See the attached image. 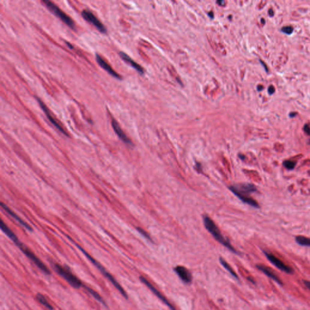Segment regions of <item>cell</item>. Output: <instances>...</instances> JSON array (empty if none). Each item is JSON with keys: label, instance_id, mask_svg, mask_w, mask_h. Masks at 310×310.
Returning <instances> with one entry per match:
<instances>
[{"label": "cell", "instance_id": "obj_24", "mask_svg": "<svg viewBox=\"0 0 310 310\" xmlns=\"http://www.w3.org/2000/svg\"><path fill=\"white\" fill-rule=\"evenodd\" d=\"M303 130L305 131V132L308 134V135H310V127L309 125H305L304 127H303Z\"/></svg>", "mask_w": 310, "mask_h": 310}, {"label": "cell", "instance_id": "obj_26", "mask_svg": "<svg viewBox=\"0 0 310 310\" xmlns=\"http://www.w3.org/2000/svg\"><path fill=\"white\" fill-rule=\"evenodd\" d=\"M274 91H275V89H274V87H273V86H270V87L268 88V92H269V94H272V93H274Z\"/></svg>", "mask_w": 310, "mask_h": 310}, {"label": "cell", "instance_id": "obj_28", "mask_svg": "<svg viewBox=\"0 0 310 310\" xmlns=\"http://www.w3.org/2000/svg\"><path fill=\"white\" fill-rule=\"evenodd\" d=\"M248 279L251 282H252L253 284H255L254 280L253 278H250H250H248Z\"/></svg>", "mask_w": 310, "mask_h": 310}, {"label": "cell", "instance_id": "obj_22", "mask_svg": "<svg viewBox=\"0 0 310 310\" xmlns=\"http://www.w3.org/2000/svg\"><path fill=\"white\" fill-rule=\"evenodd\" d=\"M282 31L287 34H291L293 31V28L291 26H286L284 27L282 29Z\"/></svg>", "mask_w": 310, "mask_h": 310}, {"label": "cell", "instance_id": "obj_9", "mask_svg": "<svg viewBox=\"0 0 310 310\" xmlns=\"http://www.w3.org/2000/svg\"><path fill=\"white\" fill-rule=\"evenodd\" d=\"M140 279L141 280V281L144 283L159 299L161 300V301L162 302H164L171 310H176V309L173 306V305H172V304L171 303H170V302L168 300V299L159 291L147 279H146L143 276H140Z\"/></svg>", "mask_w": 310, "mask_h": 310}, {"label": "cell", "instance_id": "obj_13", "mask_svg": "<svg viewBox=\"0 0 310 310\" xmlns=\"http://www.w3.org/2000/svg\"><path fill=\"white\" fill-rule=\"evenodd\" d=\"M112 127H113L115 132L116 133V134L118 136V137H119V138L123 142H124L127 144L132 145V143L130 141V140L127 136V135L124 133V132L121 129V128L120 127V126L118 124V123L115 119L112 120Z\"/></svg>", "mask_w": 310, "mask_h": 310}, {"label": "cell", "instance_id": "obj_20", "mask_svg": "<svg viewBox=\"0 0 310 310\" xmlns=\"http://www.w3.org/2000/svg\"><path fill=\"white\" fill-rule=\"evenodd\" d=\"M219 261H220V263L222 265V266L233 275V277H234L236 279H238V276H237V274L235 272V271L233 270V269L231 268V266L223 258L220 257Z\"/></svg>", "mask_w": 310, "mask_h": 310}, {"label": "cell", "instance_id": "obj_3", "mask_svg": "<svg viewBox=\"0 0 310 310\" xmlns=\"http://www.w3.org/2000/svg\"><path fill=\"white\" fill-rule=\"evenodd\" d=\"M75 245L78 247V248L84 254V255L91 261V262L102 272V274L104 275V276L113 285V286L119 291V292L126 299L128 298L127 294L124 288L121 287V285L118 282V281L113 278V275L110 274L106 269V268L103 266L100 263H99L98 261H96L93 257H92L87 251H86L81 246L79 245L75 244Z\"/></svg>", "mask_w": 310, "mask_h": 310}, {"label": "cell", "instance_id": "obj_25", "mask_svg": "<svg viewBox=\"0 0 310 310\" xmlns=\"http://www.w3.org/2000/svg\"><path fill=\"white\" fill-rule=\"evenodd\" d=\"M303 284L306 286V288H308L310 290V282L308 281H303Z\"/></svg>", "mask_w": 310, "mask_h": 310}, {"label": "cell", "instance_id": "obj_16", "mask_svg": "<svg viewBox=\"0 0 310 310\" xmlns=\"http://www.w3.org/2000/svg\"><path fill=\"white\" fill-rule=\"evenodd\" d=\"M256 267L257 268V269H259V270L262 271L265 274H266L267 276L274 280L275 282H276L278 284L280 285L283 284L282 281L278 277V275L276 274H275L274 272L268 267L263 265H257Z\"/></svg>", "mask_w": 310, "mask_h": 310}, {"label": "cell", "instance_id": "obj_12", "mask_svg": "<svg viewBox=\"0 0 310 310\" xmlns=\"http://www.w3.org/2000/svg\"><path fill=\"white\" fill-rule=\"evenodd\" d=\"M175 271L179 275L180 279L186 284L191 282L192 276L190 271L183 266H176L175 268Z\"/></svg>", "mask_w": 310, "mask_h": 310}, {"label": "cell", "instance_id": "obj_10", "mask_svg": "<svg viewBox=\"0 0 310 310\" xmlns=\"http://www.w3.org/2000/svg\"><path fill=\"white\" fill-rule=\"evenodd\" d=\"M37 99L38 101V104L40 105V106L41 107V109L43 110V112H44V113L46 114V115L47 116V118L49 119V120L50 121V122L58 129L59 130L61 133H62L66 135V136H68V134L67 133V132L65 131V130L63 128V127L60 125V124H59V122L57 121V120L53 116L52 114L51 113L50 111L49 110V109L47 107V106L45 105L44 103L38 98H37Z\"/></svg>", "mask_w": 310, "mask_h": 310}, {"label": "cell", "instance_id": "obj_15", "mask_svg": "<svg viewBox=\"0 0 310 310\" xmlns=\"http://www.w3.org/2000/svg\"><path fill=\"white\" fill-rule=\"evenodd\" d=\"M1 204H2V208H3V209H4V210H5V211H6V212L9 215H11L13 218L15 219H16L18 222H20V224H21L24 227H25V228H26V229H27L28 230H29V231H32V228H31V227H30V226L27 223H26L24 221H23V219H22L20 216H18L15 213H14V212H13V211H12L10 208H9V207H8V206L6 204H5V203H3V202H2V203H1Z\"/></svg>", "mask_w": 310, "mask_h": 310}, {"label": "cell", "instance_id": "obj_1", "mask_svg": "<svg viewBox=\"0 0 310 310\" xmlns=\"http://www.w3.org/2000/svg\"><path fill=\"white\" fill-rule=\"evenodd\" d=\"M229 189L243 202L256 209L260 207L257 202L249 196L250 194L257 191V188L253 184L248 183L234 184L230 185Z\"/></svg>", "mask_w": 310, "mask_h": 310}, {"label": "cell", "instance_id": "obj_5", "mask_svg": "<svg viewBox=\"0 0 310 310\" xmlns=\"http://www.w3.org/2000/svg\"><path fill=\"white\" fill-rule=\"evenodd\" d=\"M42 2L52 14H53L56 17L59 18L67 26L71 27L72 29H75V24L72 19L70 17H68L65 13H64L55 3H53L52 2L48 1V0H43Z\"/></svg>", "mask_w": 310, "mask_h": 310}, {"label": "cell", "instance_id": "obj_6", "mask_svg": "<svg viewBox=\"0 0 310 310\" xmlns=\"http://www.w3.org/2000/svg\"><path fill=\"white\" fill-rule=\"evenodd\" d=\"M19 248L26 255L27 257H29L34 263H35L43 272H44L46 274H50L51 272L50 269L47 267V266L39 259L37 256L34 254L32 251H31L27 247H26L23 244H22L19 240L14 242Z\"/></svg>", "mask_w": 310, "mask_h": 310}, {"label": "cell", "instance_id": "obj_18", "mask_svg": "<svg viewBox=\"0 0 310 310\" xmlns=\"http://www.w3.org/2000/svg\"><path fill=\"white\" fill-rule=\"evenodd\" d=\"M296 242L302 246L310 247V238L303 236H297L295 237Z\"/></svg>", "mask_w": 310, "mask_h": 310}, {"label": "cell", "instance_id": "obj_21", "mask_svg": "<svg viewBox=\"0 0 310 310\" xmlns=\"http://www.w3.org/2000/svg\"><path fill=\"white\" fill-rule=\"evenodd\" d=\"M296 165V162H294V161H290V160H287V161H284L283 162V165L284 166V167L288 170H293L295 166Z\"/></svg>", "mask_w": 310, "mask_h": 310}, {"label": "cell", "instance_id": "obj_23", "mask_svg": "<svg viewBox=\"0 0 310 310\" xmlns=\"http://www.w3.org/2000/svg\"><path fill=\"white\" fill-rule=\"evenodd\" d=\"M137 231H139V232H140V233L143 236H144L145 237H146L147 239H149V240H151V238H150V236L149 235V234H148V233H147L145 230H144L143 229H142V228H137Z\"/></svg>", "mask_w": 310, "mask_h": 310}, {"label": "cell", "instance_id": "obj_8", "mask_svg": "<svg viewBox=\"0 0 310 310\" xmlns=\"http://www.w3.org/2000/svg\"><path fill=\"white\" fill-rule=\"evenodd\" d=\"M264 254H265L267 259L269 260V261L272 263L275 266H276L278 269L280 270H282V271L287 273V274H292L293 272V269L291 267L285 264L284 262H283L281 260H280L277 257H275L273 254L271 253H268L265 251H263Z\"/></svg>", "mask_w": 310, "mask_h": 310}, {"label": "cell", "instance_id": "obj_2", "mask_svg": "<svg viewBox=\"0 0 310 310\" xmlns=\"http://www.w3.org/2000/svg\"><path fill=\"white\" fill-rule=\"evenodd\" d=\"M203 221L206 229L209 231V232L213 236V237L218 242L227 248L233 253L238 254L237 251L234 249V248L230 242V241L223 236L221 230L208 215H204L203 216Z\"/></svg>", "mask_w": 310, "mask_h": 310}, {"label": "cell", "instance_id": "obj_7", "mask_svg": "<svg viewBox=\"0 0 310 310\" xmlns=\"http://www.w3.org/2000/svg\"><path fill=\"white\" fill-rule=\"evenodd\" d=\"M82 17L89 23L93 24L100 32L102 33H106L107 29L99 19L90 11L87 9L84 10L82 13Z\"/></svg>", "mask_w": 310, "mask_h": 310}, {"label": "cell", "instance_id": "obj_27", "mask_svg": "<svg viewBox=\"0 0 310 310\" xmlns=\"http://www.w3.org/2000/svg\"><path fill=\"white\" fill-rule=\"evenodd\" d=\"M269 14L270 16H273L274 15V12L272 11V9H269Z\"/></svg>", "mask_w": 310, "mask_h": 310}, {"label": "cell", "instance_id": "obj_14", "mask_svg": "<svg viewBox=\"0 0 310 310\" xmlns=\"http://www.w3.org/2000/svg\"><path fill=\"white\" fill-rule=\"evenodd\" d=\"M119 55L120 56V57L125 61L127 63H128V64H130L131 67H133L134 69H136L137 72H140V74H144V68L137 63H136L134 61H133L129 56H128L126 53H125L124 52H120L119 53Z\"/></svg>", "mask_w": 310, "mask_h": 310}, {"label": "cell", "instance_id": "obj_11", "mask_svg": "<svg viewBox=\"0 0 310 310\" xmlns=\"http://www.w3.org/2000/svg\"><path fill=\"white\" fill-rule=\"evenodd\" d=\"M96 60L98 64L103 68V69H104L106 71H107L110 75L115 77V78L119 80L121 79V76L113 69V68L110 65V64L98 54L96 55Z\"/></svg>", "mask_w": 310, "mask_h": 310}, {"label": "cell", "instance_id": "obj_4", "mask_svg": "<svg viewBox=\"0 0 310 310\" xmlns=\"http://www.w3.org/2000/svg\"><path fill=\"white\" fill-rule=\"evenodd\" d=\"M53 266L55 271L74 288H79L84 287L83 282L67 268L62 266L58 263H54Z\"/></svg>", "mask_w": 310, "mask_h": 310}, {"label": "cell", "instance_id": "obj_19", "mask_svg": "<svg viewBox=\"0 0 310 310\" xmlns=\"http://www.w3.org/2000/svg\"><path fill=\"white\" fill-rule=\"evenodd\" d=\"M84 287V288H85V289H86V290H87V291H88V292H89V293H90V294H91V295H92V296H93V297L96 299V300H97L98 301H99V302H101V303H103V304L106 305V303H105L104 301L103 300V299L101 297V296H100V295H99V294L96 291H95V290H93V289H92L91 288H90V287H87V286H86V285H84V287Z\"/></svg>", "mask_w": 310, "mask_h": 310}, {"label": "cell", "instance_id": "obj_17", "mask_svg": "<svg viewBox=\"0 0 310 310\" xmlns=\"http://www.w3.org/2000/svg\"><path fill=\"white\" fill-rule=\"evenodd\" d=\"M36 299L38 302H40L42 305H43L46 308L49 310H53V307L51 305V304L47 301L44 296H43L41 293H38L36 295Z\"/></svg>", "mask_w": 310, "mask_h": 310}]
</instances>
